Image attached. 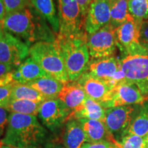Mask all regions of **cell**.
Masks as SVG:
<instances>
[{
    "label": "cell",
    "mask_w": 148,
    "mask_h": 148,
    "mask_svg": "<svg viewBox=\"0 0 148 148\" xmlns=\"http://www.w3.org/2000/svg\"><path fill=\"white\" fill-rule=\"evenodd\" d=\"M31 4L32 8L50 24L56 35L58 34L60 25L53 0H31Z\"/></svg>",
    "instance_id": "cell-22"
},
{
    "label": "cell",
    "mask_w": 148,
    "mask_h": 148,
    "mask_svg": "<svg viewBox=\"0 0 148 148\" xmlns=\"http://www.w3.org/2000/svg\"><path fill=\"white\" fill-rule=\"evenodd\" d=\"M4 34V29H3L2 23H0V40L1 39Z\"/></svg>",
    "instance_id": "cell-38"
},
{
    "label": "cell",
    "mask_w": 148,
    "mask_h": 148,
    "mask_svg": "<svg viewBox=\"0 0 148 148\" xmlns=\"http://www.w3.org/2000/svg\"><path fill=\"white\" fill-rule=\"evenodd\" d=\"M92 1L93 0H76L79 8L81 9V12H82V14L84 18H86V13H87L90 3H92Z\"/></svg>",
    "instance_id": "cell-35"
},
{
    "label": "cell",
    "mask_w": 148,
    "mask_h": 148,
    "mask_svg": "<svg viewBox=\"0 0 148 148\" xmlns=\"http://www.w3.org/2000/svg\"><path fill=\"white\" fill-rule=\"evenodd\" d=\"M47 138V131L36 116L10 113L5 137L1 143L16 147H37Z\"/></svg>",
    "instance_id": "cell-2"
},
{
    "label": "cell",
    "mask_w": 148,
    "mask_h": 148,
    "mask_svg": "<svg viewBox=\"0 0 148 148\" xmlns=\"http://www.w3.org/2000/svg\"><path fill=\"white\" fill-rule=\"evenodd\" d=\"M12 78L16 83L28 84L48 75L31 57L27 58L12 71Z\"/></svg>",
    "instance_id": "cell-16"
},
{
    "label": "cell",
    "mask_w": 148,
    "mask_h": 148,
    "mask_svg": "<svg viewBox=\"0 0 148 148\" xmlns=\"http://www.w3.org/2000/svg\"><path fill=\"white\" fill-rule=\"evenodd\" d=\"M58 8L59 32L62 36L86 32L85 18L76 0H57Z\"/></svg>",
    "instance_id": "cell-5"
},
{
    "label": "cell",
    "mask_w": 148,
    "mask_h": 148,
    "mask_svg": "<svg viewBox=\"0 0 148 148\" xmlns=\"http://www.w3.org/2000/svg\"><path fill=\"white\" fill-rule=\"evenodd\" d=\"M13 85L0 86V107L5 108L10 101Z\"/></svg>",
    "instance_id": "cell-31"
},
{
    "label": "cell",
    "mask_w": 148,
    "mask_h": 148,
    "mask_svg": "<svg viewBox=\"0 0 148 148\" xmlns=\"http://www.w3.org/2000/svg\"><path fill=\"white\" fill-rule=\"evenodd\" d=\"M42 102H36L26 99H10L5 107L10 113H18L36 116L38 114Z\"/></svg>",
    "instance_id": "cell-25"
},
{
    "label": "cell",
    "mask_w": 148,
    "mask_h": 148,
    "mask_svg": "<svg viewBox=\"0 0 148 148\" xmlns=\"http://www.w3.org/2000/svg\"><path fill=\"white\" fill-rule=\"evenodd\" d=\"M147 101L134 83L123 82L114 86L110 90L108 99L103 103L105 109L122 106L142 104Z\"/></svg>",
    "instance_id": "cell-9"
},
{
    "label": "cell",
    "mask_w": 148,
    "mask_h": 148,
    "mask_svg": "<svg viewBox=\"0 0 148 148\" xmlns=\"http://www.w3.org/2000/svg\"><path fill=\"white\" fill-rule=\"evenodd\" d=\"M105 118L106 109L100 103L87 96L84 103L78 108L71 112L66 119V121L71 119H88L104 122Z\"/></svg>",
    "instance_id": "cell-19"
},
{
    "label": "cell",
    "mask_w": 148,
    "mask_h": 148,
    "mask_svg": "<svg viewBox=\"0 0 148 148\" xmlns=\"http://www.w3.org/2000/svg\"><path fill=\"white\" fill-rule=\"evenodd\" d=\"M121 69L125 75V82L137 85L148 100V56H126L121 60Z\"/></svg>",
    "instance_id": "cell-6"
},
{
    "label": "cell",
    "mask_w": 148,
    "mask_h": 148,
    "mask_svg": "<svg viewBox=\"0 0 148 148\" xmlns=\"http://www.w3.org/2000/svg\"><path fill=\"white\" fill-rule=\"evenodd\" d=\"M86 95L84 90L77 81L64 84L59 92L58 98L71 112L75 110L84 103Z\"/></svg>",
    "instance_id": "cell-18"
},
{
    "label": "cell",
    "mask_w": 148,
    "mask_h": 148,
    "mask_svg": "<svg viewBox=\"0 0 148 148\" xmlns=\"http://www.w3.org/2000/svg\"><path fill=\"white\" fill-rule=\"evenodd\" d=\"M9 115L6 109L0 107V137L3 134L5 127L8 125Z\"/></svg>",
    "instance_id": "cell-33"
},
{
    "label": "cell",
    "mask_w": 148,
    "mask_h": 148,
    "mask_svg": "<svg viewBox=\"0 0 148 148\" xmlns=\"http://www.w3.org/2000/svg\"><path fill=\"white\" fill-rule=\"evenodd\" d=\"M120 147L119 143H111L108 141L99 143H85L81 148H118Z\"/></svg>",
    "instance_id": "cell-32"
},
{
    "label": "cell",
    "mask_w": 148,
    "mask_h": 148,
    "mask_svg": "<svg viewBox=\"0 0 148 148\" xmlns=\"http://www.w3.org/2000/svg\"><path fill=\"white\" fill-rule=\"evenodd\" d=\"M139 42L141 45H148V20L143 21L140 25Z\"/></svg>",
    "instance_id": "cell-34"
},
{
    "label": "cell",
    "mask_w": 148,
    "mask_h": 148,
    "mask_svg": "<svg viewBox=\"0 0 148 148\" xmlns=\"http://www.w3.org/2000/svg\"><path fill=\"white\" fill-rule=\"evenodd\" d=\"M110 6L109 0H93L90 3L86 18L84 29L88 35L110 24Z\"/></svg>",
    "instance_id": "cell-13"
},
{
    "label": "cell",
    "mask_w": 148,
    "mask_h": 148,
    "mask_svg": "<svg viewBox=\"0 0 148 148\" xmlns=\"http://www.w3.org/2000/svg\"><path fill=\"white\" fill-rule=\"evenodd\" d=\"M128 10L135 21L141 23L148 20V0H129Z\"/></svg>",
    "instance_id": "cell-27"
},
{
    "label": "cell",
    "mask_w": 148,
    "mask_h": 148,
    "mask_svg": "<svg viewBox=\"0 0 148 148\" xmlns=\"http://www.w3.org/2000/svg\"><path fill=\"white\" fill-rule=\"evenodd\" d=\"M121 69V60L114 56L110 58L90 60L84 73L95 78L109 81Z\"/></svg>",
    "instance_id": "cell-15"
},
{
    "label": "cell",
    "mask_w": 148,
    "mask_h": 148,
    "mask_svg": "<svg viewBox=\"0 0 148 148\" xmlns=\"http://www.w3.org/2000/svg\"><path fill=\"white\" fill-rule=\"evenodd\" d=\"M118 148H121V147H118Z\"/></svg>",
    "instance_id": "cell-42"
},
{
    "label": "cell",
    "mask_w": 148,
    "mask_h": 148,
    "mask_svg": "<svg viewBox=\"0 0 148 148\" xmlns=\"http://www.w3.org/2000/svg\"><path fill=\"white\" fill-rule=\"evenodd\" d=\"M110 6V25L114 28L119 27L125 22L134 20L129 12V0H109Z\"/></svg>",
    "instance_id": "cell-23"
},
{
    "label": "cell",
    "mask_w": 148,
    "mask_h": 148,
    "mask_svg": "<svg viewBox=\"0 0 148 148\" xmlns=\"http://www.w3.org/2000/svg\"><path fill=\"white\" fill-rule=\"evenodd\" d=\"M145 141H146V146H147V148H148V134L145 137Z\"/></svg>",
    "instance_id": "cell-40"
},
{
    "label": "cell",
    "mask_w": 148,
    "mask_h": 148,
    "mask_svg": "<svg viewBox=\"0 0 148 148\" xmlns=\"http://www.w3.org/2000/svg\"><path fill=\"white\" fill-rule=\"evenodd\" d=\"M86 142V134L78 119H71L66 122L62 134V143L65 148H81Z\"/></svg>",
    "instance_id": "cell-20"
},
{
    "label": "cell",
    "mask_w": 148,
    "mask_h": 148,
    "mask_svg": "<svg viewBox=\"0 0 148 148\" xmlns=\"http://www.w3.org/2000/svg\"><path fill=\"white\" fill-rule=\"evenodd\" d=\"M84 132L86 134V142L99 143L108 141L111 143H118L109 132L104 122L95 119H78Z\"/></svg>",
    "instance_id": "cell-17"
},
{
    "label": "cell",
    "mask_w": 148,
    "mask_h": 148,
    "mask_svg": "<svg viewBox=\"0 0 148 148\" xmlns=\"http://www.w3.org/2000/svg\"><path fill=\"white\" fill-rule=\"evenodd\" d=\"M125 134H132L145 137L148 134V101L141 104L131 121Z\"/></svg>",
    "instance_id": "cell-24"
},
{
    "label": "cell",
    "mask_w": 148,
    "mask_h": 148,
    "mask_svg": "<svg viewBox=\"0 0 148 148\" xmlns=\"http://www.w3.org/2000/svg\"><path fill=\"white\" fill-rule=\"evenodd\" d=\"M52 148H65V147H62V146H61L60 145H54L53 147H52Z\"/></svg>",
    "instance_id": "cell-39"
},
{
    "label": "cell",
    "mask_w": 148,
    "mask_h": 148,
    "mask_svg": "<svg viewBox=\"0 0 148 148\" xmlns=\"http://www.w3.org/2000/svg\"><path fill=\"white\" fill-rule=\"evenodd\" d=\"M121 148H147L145 137L125 134L118 142Z\"/></svg>",
    "instance_id": "cell-28"
},
{
    "label": "cell",
    "mask_w": 148,
    "mask_h": 148,
    "mask_svg": "<svg viewBox=\"0 0 148 148\" xmlns=\"http://www.w3.org/2000/svg\"><path fill=\"white\" fill-rule=\"evenodd\" d=\"M136 113V108L133 106H122L107 108L104 123L114 138L120 136L121 139L128 129Z\"/></svg>",
    "instance_id": "cell-11"
},
{
    "label": "cell",
    "mask_w": 148,
    "mask_h": 148,
    "mask_svg": "<svg viewBox=\"0 0 148 148\" xmlns=\"http://www.w3.org/2000/svg\"><path fill=\"white\" fill-rule=\"evenodd\" d=\"M46 20L30 6L7 14L2 25L5 32L29 45L38 41H54L53 31L45 23Z\"/></svg>",
    "instance_id": "cell-1"
},
{
    "label": "cell",
    "mask_w": 148,
    "mask_h": 148,
    "mask_svg": "<svg viewBox=\"0 0 148 148\" xmlns=\"http://www.w3.org/2000/svg\"><path fill=\"white\" fill-rule=\"evenodd\" d=\"M29 55L48 76L64 84L69 82L64 60L55 40L35 42L29 47Z\"/></svg>",
    "instance_id": "cell-4"
},
{
    "label": "cell",
    "mask_w": 148,
    "mask_h": 148,
    "mask_svg": "<svg viewBox=\"0 0 148 148\" xmlns=\"http://www.w3.org/2000/svg\"><path fill=\"white\" fill-rule=\"evenodd\" d=\"M29 47L23 40L5 32L0 40V62L16 67L29 56Z\"/></svg>",
    "instance_id": "cell-10"
},
{
    "label": "cell",
    "mask_w": 148,
    "mask_h": 148,
    "mask_svg": "<svg viewBox=\"0 0 148 148\" xmlns=\"http://www.w3.org/2000/svg\"><path fill=\"white\" fill-rule=\"evenodd\" d=\"M77 82L82 86L86 95L102 106L108 99L110 90L114 87L108 81L90 77L84 73Z\"/></svg>",
    "instance_id": "cell-14"
},
{
    "label": "cell",
    "mask_w": 148,
    "mask_h": 148,
    "mask_svg": "<svg viewBox=\"0 0 148 148\" xmlns=\"http://www.w3.org/2000/svg\"><path fill=\"white\" fill-rule=\"evenodd\" d=\"M143 45V47H145V49H147V51H148V45H147V44H145V45Z\"/></svg>",
    "instance_id": "cell-41"
},
{
    "label": "cell",
    "mask_w": 148,
    "mask_h": 148,
    "mask_svg": "<svg viewBox=\"0 0 148 148\" xmlns=\"http://www.w3.org/2000/svg\"><path fill=\"white\" fill-rule=\"evenodd\" d=\"M115 28L110 24L88 35L87 46L90 58L98 60L113 56L117 47Z\"/></svg>",
    "instance_id": "cell-7"
},
{
    "label": "cell",
    "mask_w": 148,
    "mask_h": 148,
    "mask_svg": "<svg viewBox=\"0 0 148 148\" xmlns=\"http://www.w3.org/2000/svg\"><path fill=\"white\" fill-rule=\"evenodd\" d=\"M71 111L58 98L47 99L40 105L38 116L44 125L51 131L60 128L66 121Z\"/></svg>",
    "instance_id": "cell-12"
},
{
    "label": "cell",
    "mask_w": 148,
    "mask_h": 148,
    "mask_svg": "<svg viewBox=\"0 0 148 148\" xmlns=\"http://www.w3.org/2000/svg\"><path fill=\"white\" fill-rule=\"evenodd\" d=\"M0 148H39L38 147H12V146L10 145H3L1 143V145H0Z\"/></svg>",
    "instance_id": "cell-37"
},
{
    "label": "cell",
    "mask_w": 148,
    "mask_h": 148,
    "mask_svg": "<svg viewBox=\"0 0 148 148\" xmlns=\"http://www.w3.org/2000/svg\"><path fill=\"white\" fill-rule=\"evenodd\" d=\"M10 99H26L36 102H43L46 99L39 92L26 84L13 85Z\"/></svg>",
    "instance_id": "cell-26"
},
{
    "label": "cell",
    "mask_w": 148,
    "mask_h": 148,
    "mask_svg": "<svg viewBox=\"0 0 148 148\" xmlns=\"http://www.w3.org/2000/svg\"><path fill=\"white\" fill-rule=\"evenodd\" d=\"M26 84L39 92L46 100L58 98L59 92L64 86L63 83L49 76L40 77Z\"/></svg>",
    "instance_id": "cell-21"
},
{
    "label": "cell",
    "mask_w": 148,
    "mask_h": 148,
    "mask_svg": "<svg viewBox=\"0 0 148 148\" xmlns=\"http://www.w3.org/2000/svg\"><path fill=\"white\" fill-rule=\"evenodd\" d=\"M6 16L5 8L3 0H0V23H2Z\"/></svg>",
    "instance_id": "cell-36"
},
{
    "label": "cell",
    "mask_w": 148,
    "mask_h": 148,
    "mask_svg": "<svg viewBox=\"0 0 148 148\" xmlns=\"http://www.w3.org/2000/svg\"><path fill=\"white\" fill-rule=\"evenodd\" d=\"M86 32L73 35L57 34L55 42L64 60L69 82L77 81L86 72L90 62Z\"/></svg>",
    "instance_id": "cell-3"
},
{
    "label": "cell",
    "mask_w": 148,
    "mask_h": 148,
    "mask_svg": "<svg viewBox=\"0 0 148 148\" xmlns=\"http://www.w3.org/2000/svg\"><path fill=\"white\" fill-rule=\"evenodd\" d=\"M7 14L17 12L30 6L31 0H3Z\"/></svg>",
    "instance_id": "cell-30"
},
{
    "label": "cell",
    "mask_w": 148,
    "mask_h": 148,
    "mask_svg": "<svg viewBox=\"0 0 148 148\" xmlns=\"http://www.w3.org/2000/svg\"><path fill=\"white\" fill-rule=\"evenodd\" d=\"M14 68L10 64L0 62V86L17 84L14 81L12 75V71Z\"/></svg>",
    "instance_id": "cell-29"
},
{
    "label": "cell",
    "mask_w": 148,
    "mask_h": 148,
    "mask_svg": "<svg viewBox=\"0 0 148 148\" xmlns=\"http://www.w3.org/2000/svg\"><path fill=\"white\" fill-rule=\"evenodd\" d=\"M140 23L134 20L125 22L115 28L117 47L127 56H148V51L139 42Z\"/></svg>",
    "instance_id": "cell-8"
}]
</instances>
